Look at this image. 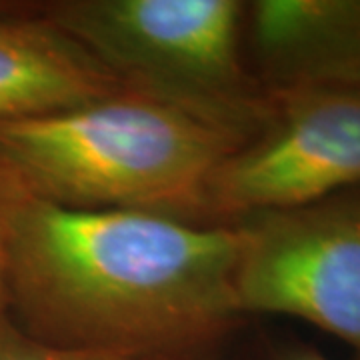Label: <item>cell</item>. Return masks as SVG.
Wrapping results in <instances>:
<instances>
[{
  "label": "cell",
  "instance_id": "obj_3",
  "mask_svg": "<svg viewBox=\"0 0 360 360\" xmlns=\"http://www.w3.org/2000/svg\"><path fill=\"white\" fill-rule=\"evenodd\" d=\"M42 16L122 84L240 144L270 110L243 44L240 0H52Z\"/></svg>",
  "mask_w": 360,
  "mask_h": 360
},
{
  "label": "cell",
  "instance_id": "obj_1",
  "mask_svg": "<svg viewBox=\"0 0 360 360\" xmlns=\"http://www.w3.org/2000/svg\"><path fill=\"white\" fill-rule=\"evenodd\" d=\"M6 312L46 345L208 360L243 322L234 224L139 210H77L0 170Z\"/></svg>",
  "mask_w": 360,
  "mask_h": 360
},
{
  "label": "cell",
  "instance_id": "obj_7",
  "mask_svg": "<svg viewBox=\"0 0 360 360\" xmlns=\"http://www.w3.org/2000/svg\"><path fill=\"white\" fill-rule=\"evenodd\" d=\"M122 90L96 58L49 22L40 2H0V120L56 112Z\"/></svg>",
  "mask_w": 360,
  "mask_h": 360
},
{
  "label": "cell",
  "instance_id": "obj_6",
  "mask_svg": "<svg viewBox=\"0 0 360 360\" xmlns=\"http://www.w3.org/2000/svg\"><path fill=\"white\" fill-rule=\"evenodd\" d=\"M243 44L269 92L360 89V0L245 2Z\"/></svg>",
  "mask_w": 360,
  "mask_h": 360
},
{
  "label": "cell",
  "instance_id": "obj_5",
  "mask_svg": "<svg viewBox=\"0 0 360 360\" xmlns=\"http://www.w3.org/2000/svg\"><path fill=\"white\" fill-rule=\"evenodd\" d=\"M269 94L262 127L222 160L210 180L208 224H231L360 186V89Z\"/></svg>",
  "mask_w": 360,
  "mask_h": 360
},
{
  "label": "cell",
  "instance_id": "obj_8",
  "mask_svg": "<svg viewBox=\"0 0 360 360\" xmlns=\"http://www.w3.org/2000/svg\"><path fill=\"white\" fill-rule=\"evenodd\" d=\"M0 360H158L115 352H92L46 345L26 335L6 314L0 319Z\"/></svg>",
  "mask_w": 360,
  "mask_h": 360
},
{
  "label": "cell",
  "instance_id": "obj_9",
  "mask_svg": "<svg viewBox=\"0 0 360 360\" xmlns=\"http://www.w3.org/2000/svg\"><path fill=\"white\" fill-rule=\"evenodd\" d=\"M269 360H330L326 354H322L319 348H314L309 342L302 340H288L281 342L270 350Z\"/></svg>",
  "mask_w": 360,
  "mask_h": 360
},
{
  "label": "cell",
  "instance_id": "obj_10",
  "mask_svg": "<svg viewBox=\"0 0 360 360\" xmlns=\"http://www.w3.org/2000/svg\"><path fill=\"white\" fill-rule=\"evenodd\" d=\"M6 283H4V232H2V196H0V319L6 316Z\"/></svg>",
  "mask_w": 360,
  "mask_h": 360
},
{
  "label": "cell",
  "instance_id": "obj_11",
  "mask_svg": "<svg viewBox=\"0 0 360 360\" xmlns=\"http://www.w3.org/2000/svg\"><path fill=\"white\" fill-rule=\"evenodd\" d=\"M208 360H210V359H208Z\"/></svg>",
  "mask_w": 360,
  "mask_h": 360
},
{
  "label": "cell",
  "instance_id": "obj_4",
  "mask_svg": "<svg viewBox=\"0 0 360 360\" xmlns=\"http://www.w3.org/2000/svg\"><path fill=\"white\" fill-rule=\"evenodd\" d=\"M231 224L238 231V314L309 322L360 360V186Z\"/></svg>",
  "mask_w": 360,
  "mask_h": 360
},
{
  "label": "cell",
  "instance_id": "obj_2",
  "mask_svg": "<svg viewBox=\"0 0 360 360\" xmlns=\"http://www.w3.org/2000/svg\"><path fill=\"white\" fill-rule=\"evenodd\" d=\"M240 142L134 90L0 120V170L77 210H139L198 224L217 168Z\"/></svg>",
  "mask_w": 360,
  "mask_h": 360
}]
</instances>
